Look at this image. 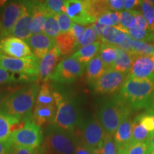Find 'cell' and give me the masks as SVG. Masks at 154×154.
Instances as JSON below:
<instances>
[{"label":"cell","instance_id":"obj_24","mask_svg":"<svg viewBox=\"0 0 154 154\" xmlns=\"http://www.w3.org/2000/svg\"><path fill=\"white\" fill-rule=\"evenodd\" d=\"M136 57L124 50L117 47V57L111 69L117 72L128 74Z\"/></svg>","mask_w":154,"mask_h":154},{"label":"cell","instance_id":"obj_31","mask_svg":"<svg viewBox=\"0 0 154 154\" xmlns=\"http://www.w3.org/2000/svg\"><path fill=\"white\" fill-rule=\"evenodd\" d=\"M150 134L151 133L144 128L136 117L132 124V143L146 142Z\"/></svg>","mask_w":154,"mask_h":154},{"label":"cell","instance_id":"obj_55","mask_svg":"<svg viewBox=\"0 0 154 154\" xmlns=\"http://www.w3.org/2000/svg\"><path fill=\"white\" fill-rule=\"evenodd\" d=\"M149 110H151V111H154V96H153V99H152V101H151V105H150V109H149Z\"/></svg>","mask_w":154,"mask_h":154},{"label":"cell","instance_id":"obj_6","mask_svg":"<svg viewBox=\"0 0 154 154\" xmlns=\"http://www.w3.org/2000/svg\"><path fill=\"white\" fill-rule=\"evenodd\" d=\"M43 139L40 126L34 121H26L22 128L12 133L9 141L11 145L36 149L40 147Z\"/></svg>","mask_w":154,"mask_h":154},{"label":"cell","instance_id":"obj_14","mask_svg":"<svg viewBox=\"0 0 154 154\" xmlns=\"http://www.w3.org/2000/svg\"><path fill=\"white\" fill-rule=\"evenodd\" d=\"M128 77L138 80L154 81V61L152 57L139 56L135 58Z\"/></svg>","mask_w":154,"mask_h":154},{"label":"cell","instance_id":"obj_27","mask_svg":"<svg viewBox=\"0 0 154 154\" xmlns=\"http://www.w3.org/2000/svg\"><path fill=\"white\" fill-rule=\"evenodd\" d=\"M36 79L37 77L10 72L3 69L2 67H0V85L21 82H32V81L36 80Z\"/></svg>","mask_w":154,"mask_h":154},{"label":"cell","instance_id":"obj_36","mask_svg":"<svg viewBox=\"0 0 154 154\" xmlns=\"http://www.w3.org/2000/svg\"><path fill=\"white\" fill-rule=\"evenodd\" d=\"M149 146L146 142L131 143L124 149L118 151V154H149Z\"/></svg>","mask_w":154,"mask_h":154},{"label":"cell","instance_id":"obj_18","mask_svg":"<svg viewBox=\"0 0 154 154\" xmlns=\"http://www.w3.org/2000/svg\"><path fill=\"white\" fill-rule=\"evenodd\" d=\"M21 119L0 112V142H7L12 133L22 128Z\"/></svg>","mask_w":154,"mask_h":154},{"label":"cell","instance_id":"obj_40","mask_svg":"<svg viewBox=\"0 0 154 154\" xmlns=\"http://www.w3.org/2000/svg\"><path fill=\"white\" fill-rule=\"evenodd\" d=\"M120 32L121 29L116 26H104L102 32L101 42L114 45L117 36Z\"/></svg>","mask_w":154,"mask_h":154},{"label":"cell","instance_id":"obj_21","mask_svg":"<svg viewBox=\"0 0 154 154\" xmlns=\"http://www.w3.org/2000/svg\"><path fill=\"white\" fill-rule=\"evenodd\" d=\"M47 14L48 13L42 7V1H34L33 14L30 26L32 34L43 33Z\"/></svg>","mask_w":154,"mask_h":154},{"label":"cell","instance_id":"obj_47","mask_svg":"<svg viewBox=\"0 0 154 154\" xmlns=\"http://www.w3.org/2000/svg\"><path fill=\"white\" fill-rule=\"evenodd\" d=\"M9 154H36V149L11 145Z\"/></svg>","mask_w":154,"mask_h":154},{"label":"cell","instance_id":"obj_10","mask_svg":"<svg viewBox=\"0 0 154 154\" xmlns=\"http://www.w3.org/2000/svg\"><path fill=\"white\" fill-rule=\"evenodd\" d=\"M25 8V2H11L5 5L0 16V37L11 36V32Z\"/></svg>","mask_w":154,"mask_h":154},{"label":"cell","instance_id":"obj_20","mask_svg":"<svg viewBox=\"0 0 154 154\" xmlns=\"http://www.w3.org/2000/svg\"><path fill=\"white\" fill-rule=\"evenodd\" d=\"M57 112L56 106L35 105L34 107V121L38 126L52 124Z\"/></svg>","mask_w":154,"mask_h":154},{"label":"cell","instance_id":"obj_58","mask_svg":"<svg viewBox=\"0 0 154 154\" xmlns=\"http://www.w3.org/2000/svg\"><path fill=\"white\" fill-rule=\"evenodd\" d=\"M149 154H154V151H152V152H151V153H150Z\"/></svg>","mask_w":154,"mask_h":154},{"label":"cell","instance_id":"obj_13","mask_svg":"<svg viewBox=\"0 0 154 154\" xmlns=\"http://www.w3.org/2000/svg\"><path fill=\"white\" fill-rule=\"evenodd\" d=\"M0 51L3 54L14 58H24L32 55V50L26 41L12 36L2 39Z\"/></svg>","mask_w":154,"mask_h":154},{"label":"cell","instance_id":"obj_16","mask_svg":"<svg viewBox=\"0 0 154 154\" xmlns=\"http://www.w3.org/2000/svg\"><path fill=\"white\" fill-rule=\"evenodd\" d=\"M26 42L29 46L33 54L39 60L52 48L56 47L54 38L49 37L44 33L32 34Z\"/></svg>","mask_w":154,"mask_h":154},{"label":"cell","instance_id":"obj_41","mask_svg":"<svg viewBox=\"0 0 154 154\" xmlns=\"http://www.w3.org/2000/svg\"><path fill=\"white\" fill-rule=\"evenodd\" d=\"M57 19L61 34H66L69 32L73 24V22L70 17L66 13L61 12L57 15Z\"/></svg>","mask_w":154,"mask_h":154},{"label":"cell","instance_id":"obj_29","mask_svg":"<svg viewBox=\"0 0 154 154\" xmlns=\"http://www.w3.org/2000/svg\"><path fill=\"white\" fill-rule=\"evenodd\" d=\"M154 53V45L149 42L139 41V40H132V48L131 54L134 57L146 56L151 57Z\"/></svg>","mask_w":154,"mask_h":154},{"label":"cell","instance_id":"obj_28","mask_svg":"<svg viewBox=\"0 0 154 154\" xmlns=\"http://www.w3.org/2000/svg\"><path fill=\"white\" fill-rule=\"evenodd\" d=\"M35 105L56 106L54 92L51 91V87L47 82H44L40 86Z\"/></svg>","mask_w":154,"mask_h":154},{"label":"cell","instance_id":"obj_5","mask_svg":"<svg viewBox=\"0 0 154 154\" xmlns=\"http://www.w3.org/2000/svg\"><path fill=\"white\" fill-rule=\"evenodd\" d=\"M76 143L74 134L61 130L52 124L46 130L42 146L48 154H74Z\"/></svg>","mask_w":154,"mask_h":154},{"label":"cell","instance_id":"obj_39","mask_svg":"<svg viewBox=\"0 0 154 154\" xmlns=\"http://www.w3.org/2000/svg\"><path fill=\"white\" fill-rule=\"evenodd\" d=\"M96 39L98 40V38L93 27H92V26H88L86 27L85 32H84L82 37L77 42L76 49L77 48L80 49L82 47L90 45V44L96 42Z\"/></svg>","mask_w":154,"mask_h":154},{"label":"cell","instance_id":"obj_45","mask_svg":"<svg viewBox=\"0 0 154 154\" xmlns=\"http://www.w3.org/2000/svg\"><path fill=\"white\" fill-rule=\"evenodd\" d=\"M108 8L110 11H121L124 9V1L123 0H109L105 1Z\"/></svg>","mask_w":154,"mask_h":154},{"label":"cell","instance_id":"obj_26","mask_svg":"<svg viewBox=\"0 0 154 154\" xmlns=\"http://www.w3.org/2000/svg\"><path fill=\"white\" fill-rule=\"evenodd\" d=\"M56 47L59 50L61 55H68L76 49V42L69 33L60 34L55 38Z\"/></svg>","mask_w":154,"mask_h":154},{"label":"cell","instance_id":"obj_34","mask_svg":"<svg viewBox=\"0 0 154 154\" xmlns=\"http://www.w3.org/2000/svg\"><path fill=\"white\" fill-rule=\"evenodd\" d=\"M128 34L133 39L147 42L154 41V33L150 29H143L134 26L128 30Z\"/></svg>","mask_w":154,"mask_h":154},{"label":"cell","instance_id":"obj_44","mask_svg":"<svg viewBox=\"0 0 154 154\" xmlns=\"http://www.w3.org/2000/svg\"><path fill=\"white\" fill-rule=\"evenodd\" d=\"M86 29V26H83V25L76 24V23H73L72 29L69 31V33L72 35V37L74 38L75 40H76L77 44V42L79 40V38L82 37L83 34H84Z\"/></svg>","mask_w":154,"mask_h":154},{"label":"cell","instance_id":"obj_23","mask_svg":"<svg viewBox=\"0 0 154 154\" xmlns=\"http://www.w3.org/2000/svg\"><path fill=\"white\" fill-rule=\"evenodd\" d=\"M101 44V42L98 40L90 45L80 48L78 51L71 55L70 57L76 59L86 66V63L91 61L99 53Z\"/></svg>","mask_w":154,"mask_h":154},{"label":"cell","instance_id":"obj_56","mask_svg":"<svg viewBox=\"0 0 154 154\" xmlns=\"http://www.w3.org/2000/svg\"><path fill=\"white\" fill-rule=\"evenodd\" d=\"M148 112H149L150 114H151L152 116H153V121H154V111H151V110H149V111H148Z\"/></svg>","mask_w":154,"mask_h":154},{"label":"cell","instance_id":"obj_42","mask_svg":"<svg viewBox=\"0 0 154 154\" xmlns=\"http://www.w3.org/2000/svg\"><path fill=\"white\" fill-rule=\"evenodd\" d=\"M101 150L102 154H118V149L113 139V136L106 134Z\"/></svg>","mask_w":154,"mask_h":154},{"label":"cell","instance_id":"obj_3","mask_svg":"<svg viewBox=\"0 0 154 154\" xmlns=\"http://www.w3.org/2000/svg\"><path fill=\"white\" fill-rule=\"evenodd\" d=\"M131 111L129 106L119 94L101 105L98 119L106 133L113 136L121 121L129 116Z\"/></svg>","mask_w":154,"mask_h":154},{"label":"cell","instance_id":"obj_15","mask_svg":"<svg viewBox=\"0 0 154 154\" xmlns=\"http://www.w3.org/2000/svg\"><path fill=\"white\" fill-rule=\"evenodd\" d=\"M34 1L25 2V8L24 12L17 24H15L11 35L26 41L32 35L31 32V22H32V14H33Z\"/></svg>","mask_w":154,"mask_h":154},{"label":"cell","instance_id":"obj_9","mask_svg":"<svg viewBox=\"0 0 154 154\" xmlns=\"http://www.w3.org/2000/svg\"><path fill=\"white\" fill-rule=\"evenodd\" d=\"M84 67L85 65L69 57L58 63L49 79L61 84H70L82 76Z\"/></svg>","mask_w":154,"mask_h":154},{"label":"cell","instance_id":"obj_11","mask_svg":"<svg viewBox=\"0 0 154 154\" xmlns=\"http://www.w3.org/2000/svg\"><path fill=\"white\" fill-rule=\"evenodd\" d=\"M128 75L113 69H109L98 80L91 84L98 94H111L121 89Z\"/></svg>","mask_w":154,"mask_h":154},{"label":"cell","instance_id":"obj_43","mask_svg":"<svg viewBox=\"0 0 154 154\" xmlns=\"http://www.w3.org/2000/svg\"><path fill=\"white\" fill-rule=\"evenodd\" d=\"M139 122L150 133L154 132V121L153 116L149 112L142 113L136 117Z\"/></svg>","mask_w":154,"mask_h":154},{"label":"cell","instance_id":"obj_33","mask_svg":"<svg viewBox=\"0 0 154 154\" xmlns=\"http://www.w3.org/2000/svg\"><path fill=\"white\" fill-rule=\"evenodd\" d=\"M140 6L141 14L149 24L150 30L154 33V2L140 1Z\"/></svg>","mask_w":154,"mask_h":154},{"label":"cell","instance_id":"obj_25","mask_svg":"<svg viewBox=\"0 0 154 154\" xmlns=\"http://www.w3.org/2000/svg\"><path fill=\"white\" fill-rule=\"evenodd\" d=\"M98 55L101 58L108 70L111 69L117 57V47L102 42Z\"/></svg>","mask_w":154,"mask_h":154},{"label":"cell","instance_id":"obj_53","mask_svg":"<svg viewBox=\"0 0 154 154\" xmlns=\"http://www.w3.org/2000/svg\"><path fill=\"white\" fill-rule=\"evenodd\" d=\"M146 143H147L148 146H149L150 153L152 151H154V132L151 133Z\"/></svg>","mask_w":154,"mask_h":154},{"label":"cell","instance_id":"obj_51","mask_svg":"<svg viewBox=\"0 0 154 154\" xmlns=\"http://www.w3.org/2000/svg\"><path fill=\"white\" fill-rule=\"evenodd\" d=\"M92 27H93L94 32L96 34V36H97L98 40L101 41V36H102V32H103V28H104L105 26L100 24L99 22H95L93 24L91 25Z\"/></svg>","mask_w":154,"mask_h":154},{"label":"cell","instance_id":"obj_12","mask_svg":"<svg viewBox=\"0 0 154 154\" xmlns=\"http://www.w3.org/2000/svg\"><path fill=\"white\" fill-rule=\"evenodd\" d=\"M63 12L70 17L72 22L80 25H88L96 22L95 17L90 14L86 1L67 0L65 1Z\"/></svg>","mask_w":154,"mask_h":154},{"label":"cell","instance_id":"obj_8","mask_svg":"<svg viewBox=\"0 0 154 154\" xmlns=\"http://www.w3.org/2000/svg\"><path fill=\"white\" fill-rule=\"evenodd\" d=\"M106 133L100 124L99 119L92 118L82 123L81 138L79 139L92 151L101 149Z\"/></svg>","mask_w":154,"mask_h":154},{"label":"cell","instance_id":"obj_17","mask_svg":"<svg viewBox=\"0 0 154 154\" xmlns=\"http://www.w3.org/2000/svg\"><path fill=\"white\" fill-rule=\"evenodd\" d=\"M61 54L57 47L52 48L39 61L38 77L46 82L54 71Z\"/></svg>","mask_w":154,"mask_h":154},{"label":"cell","instance_id":"obj_38","mask_svg":"<svg viewBox=\"0 0 154 154\" xmlns=\"http://www.w3.org/2000/svg\"><path fill=\"white\" fill-rule=\"evenodd\" d=\"M97 22L105 26H116L119 25V15L116 11H109L97 19Z\"/></svg>","mask_w":154,"mask_h":154},{"label":"cell","instance_id":"obj_49","mask_svg":"<svg viewBox=\"0 0 154 154\" xmlns=\"http://www.w3.org/2000/svg\"><path fill=\"white\" fill-rule=\"evenodd\" d=\"M138 0H124V9L126 11H131L138 5H140Z\"/></svg>","mask_w":154,"mask_h":154},{"label":"cell","instance_id":"obj_57","mask_svg":"<svg viewBox=\"0 0 154 154\" xmlns=\"http://www.w3.org/2000/svg\"><path fill=\"white\" fill-rule=\"evenodd\" d=\"M151 57H152V59H153V61H154V53L153 54V55L151 56Z\"/></svg>","mask_w":154,"mask_h":154},{"label":"cell","instance_id":"obj_50","mask_svg":"<svg viewBox=\"0 0 154 154\" xmlns=\"http://www.w3.org/2000/svg\"><path fill=\"white\" fill-rule=\"evenodd\" d=\"M12 93L9 88L0 87V109L9 94Z\"/></svg>","mask_w":154,"mask_h":154},{"label":"cell","instance_id":"obj_19","mask_svg":"<svg viewBox=\"0 0 154 154\" xmlns=\"http://www.w3.org/2000/svg\"><path fill=\"white\" fill-rule=\"evenodd\" d=\"M132 124L130 117H126L121 121L113 135V139L118 151L121 150L132 143Z\"/></svg>","mask_w":154,"mask_h":154},{"label":"cell","instance_id":"obj_22","mask_svg":"<svg viewBox=\"0 0 154 154\" xmlns=\"http://www.w3.org/2000/svg\"><path fill=\"white\" fill-rule=\"evenodd\" d=\"M108 70L99 55H96L86 64V76L88 83L92 84Z\"/></svg>","mask_w":154,"mask_h":154},{"label":"cell","instance_id":"obj_52","mask_svg":"<svg viewBox=\"0 0 154 154\" xmlns=\"http://www.w3.org/2000/svg\"><path fill=\"white\" fill-rule=\"evenodd\" d=\"M11 144L10 141L0 142V154H9Z\"/></svg>","mask_w":154,"mask_h":154},{"label":"cell","instance_id":"obj_48","mask_svg":"<svg viewBox=\"0 0 154 154\" xmlns=\"http://www.w3.org/2000/svg\"><path fill=\"white\" fill-rule=\"evenodd\" d=\"M74 154H94L91 149L84 145L79 140L77 139V143Z\"/></svg>","mask_w":154,"mask_h":154},{"label":"cell","instance_id":"obj_46","mask_svg":"<svg viewBox=\"0 0 154 154\" xmlns=\"http://www.w3.org/2000/svg\"><path fill=\"white\" fill-rule=\"evenodd\" d=\"M134 26H136V27H138L140 29H146V30L150 29L147 22H146L145 18L143 17V14H142L139 11H136V18H135Z\"/></svg>","mask_w":154,"mask_h":154},{"label":"cell","instance_id":"obj_2","mask_svg":"<svg viewBox=\"0 0 154 154\" xmlns=\"http://www.w3.org/2000/svg\"><path fill=\"white\" fill-rule=\"evenodd\" d=\"M39 85L32 84L9 94L0 109V112L22 119L29 115L35 106Z\"/></svg>","mask_w":154,"mask_h":154},{"label":"cell","instance_id":"obj_7","mask_svg":"<svg viewBox=\"0 0 154 154\" xmlns=\"http://www.w3.org/2000/svg\"><path fill=\"white\" fill-rule=\"evenodd\" d=\"M39 61L34 54L24 58H14L0 51V67L12 73L38 77Z\"/></svg>","mask_w":154,"mask_h":154},{"label":"cell","instance_id":"obj_4","mask_svg":"<svg viewBox=\"0 0 154 154\" xmlns=\"http://www.w3.org/2000/svg\"><path fill=\"white\" fill-rule=\"evenodd\" d=\"M57 112L53 124L57 128L74 134L81 124L79 109L76 101L67 96L54 92Z\"/></svg>","mask_w":154,"mask_h":154},{"label":"cell","instance_id":"obj_32","mask_svg":"<svg viewBox=\"0 0 154 154\" xmlns=\"http://www.w3.org/2000/svg\"><path fill=\"white\" fill-rule=\"evenodd\" d=\"M44 34L54 39L61 34L60 29L57 22V15L48 13L44 24Z\"/></svg>","mask_w":154,"mask_h":154},{"label":"cell","instance_id":"obj_35","mask_svg":"<svg viewBox=\"0 0 154 154\" xmlns=\"http://www.w3.org/2000/svg\"><path fill=\"white\" fill-rule=\"evenodd\" d=\"M86 3L90 14L96 19L103 14L110 11L105 1H86Z\"/></svg>","mask_w":154,"mask_h":154},{"label":"cell","instance_id":"obj_30","mask_svg":"<svg viewBox=\"0 0 154 154\" xmlns=\"http://www.w3.org/2000/svg\"><path fill=\"white\" fill-rule=\"evenodd\" d=\"M136 11L137 10L119 11V25L116 26V27L123 32L128 33V30L134 26Z\"/></svg>","mask_w":154,"mask_h":154},{"label":"cell","instance_id":"obj_37","mask_svg":"<svg viewBox=\"0 0 154 154\" xmlns=\"http://www.w3.org/2000/svg\"><path fill=\"white\" fill-rule=\"evenodd\" d=\"M65 1L63 0H47L42 1V7L47 13L55 15L63 12Z\"/></svg>","mask_w":154,"mask_h":154},{"label":"cell","instance_id":"obj_1","mask_svg":"<svg viewBox=\"0 0 154 154\" xmlns=\"http://www.w3.org/2000/svg\"><path fill=\"white\" fill-rule=\"evenodd\" d=\"M119 96L132 111L150 106L154 96V81L138 80L127 76Z\"/></svg>","mask_w":154,"mask_h":154},{"label":"cell","instance_id":"obj_54","mask_svg":"<svg viewBox=\"0 0 154 154\" xmlns=\"http://www.w3.org/2000/svg\"><path fill=\"white\" fill-rule=\"evenodd\" d=\"M36 154H48L47 152L44 149L42 146H40L36 149Z\"/></svg>","mask_w":154,"mask_h":154}]
</instances>
